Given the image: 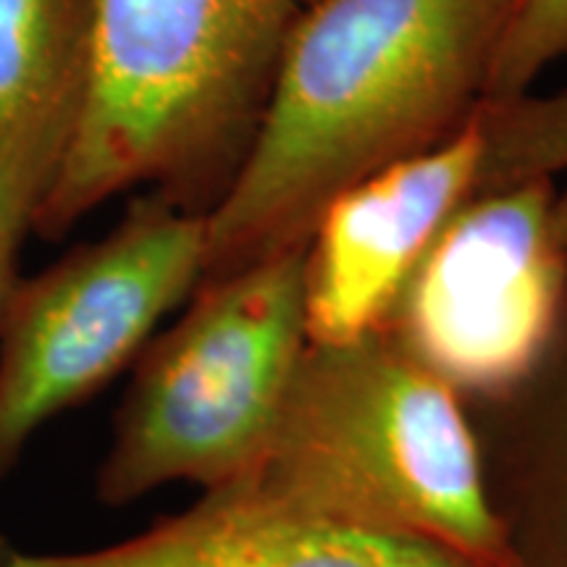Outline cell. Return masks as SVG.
<instances>
[{
    "instance_id": "cell-1",
    "label": "cell",
    "mask_w": 567,
    "mask_h": 567,
    "mask_svg": "<svg viewBox=\"0 0 567 567\" xmlns=\"http://www.w3.org/2000/svg\"><path fill=\"white\" fill-rule=\"evenodd\" d=\"M517 0H321L205 216L203 281L305 247L337 193L434 145L486 97ZM200 281V284H203Z\"/></svg>"
},
{
    "instance_id": "cell-2",
    "label": "cell",
    "mask_w": 567,
    "mask_h": 567,
    "mask_svg": "<svg viewBox=\"0 0 567 567\" xmlns=\"http://www.w3.org/2000/svg\"><path fill=\"white\" fill-rule=\"evenodd\" d=\"M321 0H95L90 87L34 234L145 187L208 213L264 122L289 42Z\"/></svg>"
},
{
    "instance_id": "cell-3",
    "label": "cell",
    "mask_w": 567,
    "mask_h": 567,
    "mask_svg": "<svg viewBox=\"0 0 567 567\" xmlns=\"http://www.w3.org/2000/svg\"><path fill=\"white\" fill-rule=\"evenodd\" d=\"M224 486L326 528L509 567L471 410L384 331L308 342L264 452Z\"/></svg>"
},
{
    "instance_id": "cell-4",
    "label": "cell",
    "mask_w": 567,
    "mask_h": 567,
    "mask_svg": "<svg viewBox=\"0 0 567 567\" xmlns=\"http://www.w3.org/2000/svg\"><path fill=\"white\" fill-rule=\"evenodd\" d=\"M305 247L203 281L147 342L97 467L101 505L174 484L208 492L258 460L310 342Z\"/></svg>"
},
{
    "instance_id": "cell-5",
    "label": "cell",
    "mask_w": 567,
    "mask_h": 567,
    "mask_svg": "<svg viewBox=\"0 0 567 567\" xmlns=\"http://www.w3.org/2000/svg\"><path fill=\"white\" fill-rule=\"evenodd\" d=\"M567 174V90L484 97L434 145L389 161L326 203L305 247L310 342L384 329L410 274L481 197Z\"/></svg>"
},
{
    "instance_id": "cell-6",
    "label": "cell",
    "mask_w": 567,
    "mask_h": 567,
    "mask_svg": "<svg viewBox=\"0 0 567 567\" xmlns=\"http://www.w3.org/2000/svg\"><path fill=\"white\" fill-rule=\"evenodd\" d=\"M203 266L205 216L142 193L105 237L21 276L0 326V484L48 423L140 358Z\"/></svg>"
},
{
    "instance_id": "cell-7",
    "label": "cell",
    "mask_w": 567,
    "mask_h": 567,
    "mask_svg": "<svg viewBox=\"0 0 567 567\" xmlns=\"http://www.w3.org/2000/svg\"><path fill=\"white\" fill-rule=\"evenodd\" d=\"M567 287V184L534 179L460 210L410 274L384 334L465 408L526 379Z\"/></svg>"
},
{
    "instance_id": "cell-8",
    "label": "cell",
    "mask_w": 567,
    "mask_h": 567,
    "mask_svg": "<svg viewBox=\"0 0 567 567\" xmlns=\"http://www.w3.org/2000/svg\"><path fill=\"white\" fill-rule=\"evenodd\" d=\"M384 538L284 515L234 486L97 549H30L0 534V567H381Z\"/></svg>"
},
{
    "instance_id": "cell-9",
    "label": "cell",
    "mask_w": 567,
    "mask_h": 567,
    "mask_svg": "<svg viewBox=\"0 0 567 567\" xmlns=\"http://www.w3.org/2000/svg\"><path fill=\"white\" fill-rule=\"evenodd\" d=\"M471 410L509 567H567V287L526 379Z\"/></svg>"
},
{
    "instance_id": "cell-10",
    "label": "cell",
    "mask_w": 567,
    "mask_h": 567,
    "mask_svg": "<svg viewBox=\"0 0 567 567\" xmlns=\"http://www.w3.org/2000/svg\"><path fill=\"white\" fill-rule=\"evenodd\" d=\"M95 0H0V130L63 97H87Z\"/></svg>"
},
{
    "instance_id": "cell-11",
    "label": "cell",
    "mask_w": 567,
    "mask_h": 567,
    "mask_svg": "<svg viewBox=\"0 0 567 567\" xmlns=\"http://www.w3.org/2000/svg\"><path fill=\"white\" fill-rule=\"evenodd\" d=\"M84 101L42 103L0 130V326L21 281L19 258L63 155L74 140Z\"/></svg>"
},
{
    "instance_id": "cell-12",
    "label": "cell",
    "mask_w": 567,
    "mask_h": 567,
    "mask_svg": "<svg viewBox=\"0 0 567 567\" xmlns=\"http://www.w3.org/2000/svg\"><path fill=\"white\" fill-rule=\"evenodd\" d=\"M559 61H567V0H517L486 97L530 92L538 76Z\"/></svg>"
},
{
    "instance_id": "cell-13",
    "label": "cell",
    "mask_w": 567,
    "mask_h": 567,
    "mask_svg": "<svg viewBox=\"0 0 567 567\" xmlns=\"http://www.w3.org/2000/svg\"><path fill=\"white\" fill-rule=\"evenodd\" d=\"M381 567H471L450 551L410 538H384Z\"/></svg>"
}]
</instances>
